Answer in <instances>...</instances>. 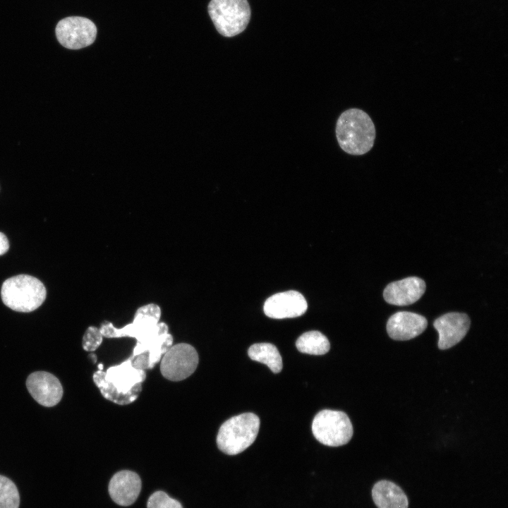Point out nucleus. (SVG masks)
Masks as SVG:
<instances>
[{
	"label": "nucleus",
	"mask_w": 508,
	"mask_h": 508,
	"mask_svg": "<svg viewBox=\"0 0 508 508\" xmlns=\"http://www.w3.org/2000/svg\"><path fill=\"white\" fill-rule=\"evenodd\" d=\"M208 13L218 32L231 37L246 28L251 13L247 0H211Z\"/></svg>",
	"instance_id": "423d86ee"
},
{
	"label": "nucleus",
	"mask_w": 508,
	"mask_h": 508,
	"mask_svg": "<svg viewBox=\"0 0 508 508\" xmlns=\"http://www.w3.org/2000/svg\"><path fill=\"white\" fill-rule=\"evenodd\" d=\"M20 495L15 483L0 475V508H18Z\"/></svg>",
	"instance_id": "6ab92c4d"
},
{
	"label": "nucleus",
	"mask_w": 508,
	"mask_h": 508,
	"mask_svg": "<svg viewBox=\"0 0 508 508\" xmlns=\"http://www.w3.org/2000/svg\"><path fill=\"white\" fill-rule=\"evenodd\" d=\"M312 432L316 440L322 444L339 447L350 441L353 435V426L344 412L324 409L313 418Z\"/></svg>",
	"instance_id": "0eeeda50"
},
{
	"label": "nucleus",
	"mask_w": 508,
	"mask_h": 508,
	"mask_svg": "<svg viewBox=\"0 0 508 508\" xmlns=\"http://www.w3.org/2000/svg\"><path fill=\"white\" fill-rule=\"evenodd\" d=\"M161 309L155 303L140 307L135 312L132 323L122 328L115 327L109 321L101 324L99 330L107 338L133 337L136 345L130 358L147 352L150 358L149 369H152L160 361L162 356L171 348L173 337L169 333L168 325L159 322Z\"/></svg>",
	"instance_id": "f257e3e1"
},
{
	"label": "nucleus",
	"mask_w": 508,
	"mask_h": 508,
	"mask_svg": "<svg viewBox=\"0 0 508 508\" xmlns=\"http://www.w3.org/2000/svg\"><path fill=\"white\" fill-rule=\"evenodd\" d=\"M373 500L377 508H408L404 492L393 482L382 480L372 489Z\"/></svg>",
	"instance_id": "dca6fc26"
},
{
	"label": "nucleus",
	"mask_w": 508,
	"mask_h": 508,
	"mask_svg": "<svg viewBox=\"0 0 508 508\" xmlns=\"http://www.w3.org/2000/svg\"><path fill=\"white\" fill-rule=\"evenodd\" d=\"M248 354L250 359L265 364L274 373L282 370V358L277 348L270 343H258L250 346Z\"/></svg>",
	"instance_id": "f3484780"
},
{
	"label": "nucleus",
	"mask_w": 508,
	"mask_h": 508,
	"mask_svg": "<svg viewBox=\"0 0 508 508\" xmlns=\"http://www.w3.org/2000/svg\"><path fill=\"white\" fill-rule=\"evenodd\" d=\"M108 490L114 502L121 506H129L135 502L140 492L141 480L136 473L123 470L112 476Z\"/></svg>",
	"instance_id": "2eb2a0df"
},
{
	"label": "nucleus",
	"mask_w": 508,
	"mask_h": 508,
	"mask_svg": "<svg viewBox=\"0 0 508 508\" xmlns=\"http://www.w3.org/2000/svg\"><path fill=\"white\" fill-rule=\"evenodd\" d=\"M260 419L253 413H244L226 421L217 436L218 448L228 455H236L250 446L257 437Z\"/></svg>",
	"instance_id": "39448f33"
},
{
	"label": "nucleus",
	"mask_w": 508,
	"mask_h": 508,
	"mask_svg": "<svg viewBox=\"0 0 508 508\" xmlns=\"http://www.w3.org/2000/svg\"><path fill=\"white\" fill-rule=\"evenodd\" d=\"M425 287V283L422 279L409 277L389 283L383 291V296L389 304L409 306L420 299Z\"/></svg>",
	"instance_id": "ddd939ff"
},
{
	"label": "nucleus",
	"mask_w": 508,
	"mask_h": 508,
	"mask_svg": "<svg viewBox=\"0 0 508 508\" xmlns=\"http://www.w3.org/2000/svg\"><path fill=\"white\" fill-rule=\"evenodd\" d=\"M93 381L102 395L119 405H127L137 399L146 378L145 370L134 368L128 358L121 364L109 367L106 372L98 370Z\"/></svg>",
	"instance_id": "f03ea898"
},
{
	"label": "nucleus",
	"mask_w": 508,
	"mask_h": 508,
	"mask_svg": "<svg viewBox=\"0 0 508 508\" xmlns=\"http://www.w3.org/2000/svg\"><path fill=\"white\" fill-rule=\"evenodd\" d=\"M102 340L103 336L99 328L90 326L83 335L82 346L87 351H94L101 345Z\"/></svg>",
	"instance_id": "412c9836"
},
{
	"label": "nucleus",
	"mask_w": 508,
	"mask_h": 508,
	"mask_svg": "<svg viewBox=\"0 0 508 508\" xmlns=\"http://www.w3.org/2000/svg\"><path fill=\"white\" fill-rule=\"evenodd\" d=\"M335 132L340 147L352 155H362L369 152L376 135L370 116L357 108L341 113L337 119Z\"/></svg>",
	"instance_id": "7ed1b4c3"
},
{
	"label": "nucleus",
	"mask_w": 508,
	"mask_h": 508,
	"mask_svg": "<svg viewBox=\"0 0 508 508\" xmlns=\"http://www.w3.org/2000/svg\"><path fill=\"white\" fill-rule=\"evenodd\" d=\"M28 392L40 404L51 407L56 405L63 396V387L54 375L45 371L31 373L26 380Z\"/></svg>",
	"instance_id": "9d476101"
},
{
	"label": "nucleus",
	"mask_w": 508,
	"mask_h": 508,
	"mask_svg": "<svg viewBox=\"0 0 508 508\" xmlns=\"http://www.w3.org/2000/svg\"><path fill=\"white\" fill-rule=\"evenodd\" d=\"M131 360L132 365L134 368L140 370H147L150 367V358L147 352H145L135 356L133 358H130Z\"/></svg>",
	"instance_id": "4be33fe9"
},
{
	"label": "nucleus",
	"mask_w": 508,
	"mask_h": 508,
	"mask_svg": "<svg viewBox=\"0 0 508 508\" xmlns=\"http://www.w3.org/2000/svg\"><path fill=\"white\" fill-rule=\"evenodd\" d=\"M470 323L468 316L463 313H447L437 318L433 325L439 334V349H449L461 341L469 329Z\"/></svg>",
	"instance_id": "9b49d317"
},
{
	"label": "nucleus",
	"mask_w": 508,
	"mask_h": 508,
	"mask_svg": "<svg viewBox=\"0 0 508 508\" xmlns=\"http://www.w3.org/2000/svg\"><path fill=\"white\" fill-rule=\"evenodd\" d=\"M427 325L425 317L412 312L399 311L389 318L387 332L394 340L406 341L421 334Z\"/></svg>",
	"instance_id": "4468645a"
},
{
	"label": "nucleus",
	"mask_w": 508,
	"mask_h": 508,
	"mask_svg": "<svg viewBox=\"0 0 508 508\" xmlns=\"http://www.w3.org/2000/svg\"><path fill=\"white\" fill-rule=\"evenodd\" d=\"M47 290L37 278L19 274L5 280L1 286V297L9 308L28 313L38 308L44 301Z\"/></svg>",
	"instance_id": "20e7f679"
},
{
	"label": "nucleus",
	"mask_w": 508,
	"mask_h": 508,
	"mask_svg": "<svg viewBox=\"0 0 508 508\" xmlns=\"http://www.w3.org/2000/svg\"><path fill=\"white\" fill-rule=\"evenodd\" d=\"M147 508H183L181 504L164 491H156L149 497Z\"/></svg>",
	"instance_id": "aec40b11"
},
{
	"label": "nucleus",
	"mask_w": 508,
	"mask_h": 508,
	"mask_svg": "<svg viewBox=\"0 0 508 508\" xmlns=\"http://www.w3.org/2000/svg\"><path fill=\"white\" fill-rule=\"evenodd\" d=\"M59 42L69 49H79L92 44L97 36V28L90 19L70 16L61 20L56 27Z\"/></svg>",
	"instance_id": "1a4fd4ad"
},
{
	"label": "nucleus",
	"mask_w": 508,
	"mask_h": 508,
	"mask_svg": "<svg viewBox=\"0 0 508 508\" xmlns=\"http://www.w3.org/2000/svg\"><path fill=\"white\" fill-rule=\"evenodd\" d=\"M198 361V352L192 345L186 343L177 344L172 345L162 356L160 371L169 380L181 381L195 372Z\"/></svg>",
	"instance_id": "6e6552de"
},
{
	"label": "nucleus",
	"mask_w": 508,
	"mask_h": 508,
	"mask_svg": "<svg viewBox=\"0 0 508 508\" xmlns=\"http://www.w3.org/2000/svg\"><path fill=\"white\" fill-rule=\"evenodd\" d=\"M9 248V243L6 235L0 232V255L5 254Z\"/></svg>",
	"instance_id": "5701e85b"
},
{
	"label": "nucleus",
	"mask_w": 508,
	"mask_h": 508,
	"mask_svg": "<svg viewBox=\"0 0 508 508\" xmlns=\"http://www.w3.org/2000/svg\"><path fill=\"white\" fill-rule=\"evenodd\" d=\"M307 308L303 296L296 291L291 290L275 294L268 298L263 309L269 318L284 319L301 316Z\"/></svg>",
	"instance_id": "f8f14e48"
},
{
	"label": "nucleus",
	"mask_w": 508,
	"mask_h": 508,
	"mask_svg": "<svg viewBox=\"0 0 508 508\" xmlns=\"http://www.w3.org/2000/svg\"><path fill=\"white\" fill-rule=\"evenodd\" d=\"M296 346L300 352L310 355H323L330 349L328 339L315 330L301 334L296 340Z\"/></svg>",
	"instance_id": "a211bd4d"
}]
</instances>
